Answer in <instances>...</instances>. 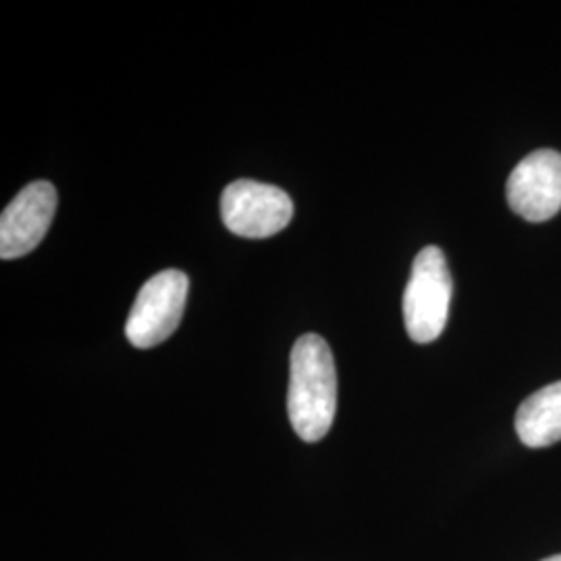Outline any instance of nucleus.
<instances>
[{"mask_svg": "<svg viewBox=\"0 0 561 561\" xmlns=\"http://www.w3.org/2000/svg\"><path fill=\"white\" fill-rule=\"evenodd\" d=\"M337 412V370L329 343L314 335H301L291 350L287 414L298 437L321 442L331 431Z\"/></svg>", "mask_w": 561, "mask_h": 561, "instance_id": "obj_1", "label": "nucleus"}, {"mask_svg": "<svg viewBox=\"0 0 561 561\" xmlns=\"http://www.w3.org/2000/svg\"><path fill=\"white\" fill-rule=\"evenodd\" d=\"M454 280L442 248L426 245L412 264L403 291L405 331L416 343H431L445 331Z\"/></svg>", "mask_w": 561, "mask_h": 561, "instance_id": "obj_2", "label": "nucleus"}, {"mask_svg": "<svg viewBox=\"0 0 561 561\" xmlns=\"http://www.w3.org/2000/svg\"><path fill=\"white\" fill-rule=\"evenodd\" d=\"M190 279L181 271H162L146 280L125 322V335L134 347L148 350L169 340L180 327Z\"/></svg>", "mask_w": 561, "mask_h": 561, "instance_id": "obj_3", "label": "nucleus"}, {"mask_svg": "<svg viewBox=\"0 0 561 561\" xmlns=\"http://www.w3.org/2000/svg\"><path fill=\"white\" fill-rule=\"evenodd\" d=\"M225 227L248 240H264L283 231L294 219V202L275 185L261 181H233L221 196Z\"/></svg>", "mask_w": 561, "mask_h": 561, "instance_id": "obj_4", "label": "nucleus"}, {"mask_svg": "<svg viewBox=\"0 0 561 561\" xmlns=\"http://www.w3.org/2000/svg\"><path fill=\"white\" fill-rule=\"evenodd\" d=\"M505 196L510 208L530 222L553 219L561 210V154L537 150L512 171Z\"/></svg>", "mask_w": 561, "mask_h": 561, "instance_id": "obj_5", "label": "nucleus"}, {"mask_svg": "<svg viewBox=\"0 0 561 561\" xmlns=\"http://www.w3.org/2000/svg\"><path fill=\"white\" fill-rule=\"evenodd\" d=\"M57 190L48 181H34L23 187L0 217V259L15 261L44 240L57 213Z\"/></svg>", "mask_w": 561, "mask_h": 561, "instance_id": "obj_6", "label": "nucleus"}, {"mask_svg": "<svg viewBox=\"0 0 561 561\" xmlns=\"http://www.w3.org/2000/svg\"><path fill=\"white\" fill-rule=\"evenodd\" d=\"M516 433L526 447H549L561 442V381L551 382L522 401Z\"/></svg>", "mask_w": 561, "mask_h": 561, "instance_id": "obj_7", "label": "nucleus"}, {"mask_svg": "<svg viewBox=\"0 0 561 561\" xmlns=\"http://www.w3.org/2000/svg\"><path fill=\"white\" fill-rule=\"evenodd\" d=\"M541 561H561V556H551V558H547V560Z\"/></svg>", "mask_w": 561, "mask_h": 561, "instance_id": "obj_8", "label": "nucleus"}]
</instances>
